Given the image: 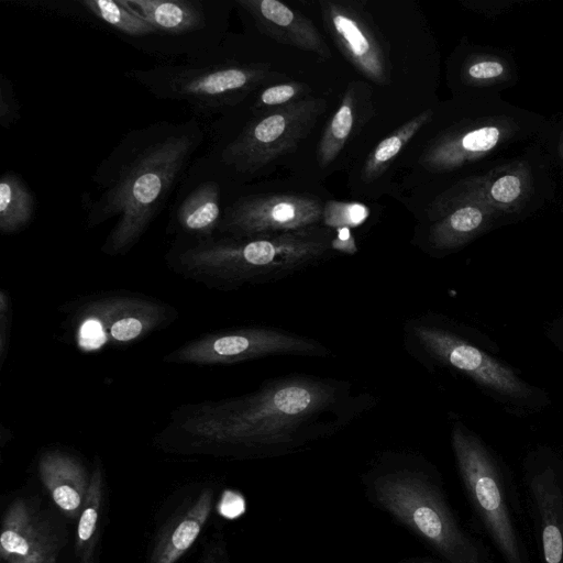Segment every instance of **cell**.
<instances>
[{
    "instance_id": "obj_1",
    "label": "cell",
    "mask_w": 563,
    "mask_h": 563,
    "mask_svg": "<svg viewBox=\"0 0 563 563\" xmlns=\"http://www.w3.org/2000/svg\"><path fill=\"white\" fill-rule=\"evenodd\" d=\"M374 404L371 394L356 390L347 380L284 375L247 394L181 405L156 438L175 450L287 453L340 432Z\"/></svg>"
},
{
    "instance_id": "obj_2",
    "label": "cell",
    "mask_w": 563,
    "mask_h": 563,
    "mask_svg": "<svg viewBox=\"0 0 563 563\" xmlns=\"http://www.w3.org/2000/svg\"><path fill=\"white\" fill-rule=\"evenodd\" d=\"M207 141L197 118L156 121L128 131L98 164L81 198L85 227L114 220L101 252L128 254L143 238L180 185Z\"/></svg>"
},
{
    "instance_id": "obj_3",
    "label": "cell",
    "mask_w": 563,
    "mask_h": 563,
    "mask_svg": "<svg viewBox=\"0 0 563 563\" xmlns=\"http://www.w3.org/2000/svg\"><path fill=\"white\" fill-rule=\"evenodd\" d=\"M331 229L319 225L268 235L174 238L167 267L208 288L230 291L278 282L313 266L333 249Z\"/></svg>"
},
{
    "instance_id": "obj_4",
    "label": "cell",
    "mask_w": 563,
    "mask_h": 563,
    "mask_svg": "<svg viewBox=\"0 0 563 563\" xmlns=\"http://www.w3.org/2000/svg\"><path fill=\"white\" fill-rule=\"evenodd\" d=\"M227 35L192 57L132 68L125 77L159 100L184 103L194 118L224 115L273 81L269 64L239 57Z\"/></svg>"
},
{
    "instance_id": "obj_5",
    "label": "cell",
    "mask_w": 563,
    "mask_h": 563,
    "mask_svg": "<svg viewBox=\"0 0 563 563\" xmlns=\"http://www.w3.org/2000/svg\"><path fill=\"white\" fill-rule=\"evenodd\" d=\"M327 102L307 97L289 106L252 114L235 133L213 134L206 152L211 163L228 177L245 178L278 157L294 152L311 132Z\"/></svg>"
},
{
    "instance_id": "obj_6",
    "label": "cell",
    "mask_w": 563,
    "mask_h": 563,
    "mask_svg": "<svg viewBox=\"0 0 563 563\" xmlns=\"http://www.w3.org/2000/svg\"><path fill=\"white\" fill-rule=\"evenodd\" d=\"M378 503L450 563H485L472 538L459 526L442 494L423 474L397 470L373 484Z\"/></svg>"
},
{
    "instance_id": "obj_7",
    "label": "cell",
    "mask_w": 563,
    "mask_h": 563,
    "mask_svg": "<svg viewBox=\"0 0 563 563\" xmlns=\"http://www.w3.org/2000/svg\"><path fill=\"white\" fill-rule=\"evenodd\" d=\"M62 310L76 345L85 352L133 343L165 329L178 317L172 305L128 290L84 296Z\"/></svg>"
},
{
    "instance_id": "obj_8",
    "label": "cell",
    "mask_w": 563,
    "mask_h": 563,
    "mask_svg": "<svg viewBox=\"0 0 563 563\" xmlns=\"http://www.w3.org/2000/svg\"><path fill=\"white\" fill-rule=\"evenodd\" d=\"M407 352L426 368L460 372L487 390L512 400H527L531 388L508 366L463 336L444 317L427 312L404 325Z\"/></svg>"
},
{
    "instance_id": "obj_9",
    "label": "cell",
    "mask_w": 563,
    "mask_h": 563,
    "mask_svg": "<svg viewBox=\"0 0 563 563\" xmlns=\"http://www.w3.org/2000/svg\"><path fill=\"white\" fill-rule=\"evenodd\" d=\"M153 29L135 49L163 62L192 57L217 46L228 35L229 0H123Z\"/></svg>"
},
{
    "instance_id": "obj_10",
    "label": "cell",
    "mask_w": 563,
    "mask_h": 563,
    "mask_svg": "<svg viewBox=\"0 0 563 563\" xmlns=\"http://www.w3.org/2000/svg\"><path fill=\"white\" fill-rule=\"evenodd\" d=\"M451 444L471 504L506 563H528L501 472L483 442L455 421Z\"/></svg>"
},
{
    "instance_id": "obj_11",
    "label": "cell",
    "mask_w": 563,
    "mask_h": 563,
    "mask_svg": "<svg viewBox=\"0 0 563 563\" xmlns=\"http://www.w3.org/2000/svg\"><path fill=\"white\" fill-rule=\"evenodd\" d=\"M322 342L285 329L247 325L205 333L170 351L167 364L231 365L272 356L329 357Z\"/></svg>"
},
{
    "instance_id": "obj_12",
    "label": "cell",
    "mask_w": 563,
    "mask_h": 563,
    "mask_svg": "<svg viewBox=\"0 0 563 563\" xmlns=\"http://www.w3.org/2000/svg\"><path fill=\"white\" fill-rule=\"evenodd\" d=\"M322 202L307 195H243L228 202L218 233L251 238L302 230L322 222Z\"/></svg>"
},
{
    "instance_id": "obj_13",
    "label": "cell",
    "mask_w": 563,
    "mask_h": 563,
    "mask_svg": "<svg viewBox=\"0 0 563 563\" xmlns=\"http://www.w3.org/2000/svg\"><path fill=\"white\" fill-rule=\"evenodd\" d=\"M319 4L324 27L345 59L371 81L389 85V49L364 2L322 0Z\"/></svg>"
},
{
    "instance_id": "obj_14",
    "label": "cell",
    "mask_w": 563,
    "mask_h": 563,
    "mask_svg": "<svg viewBox=\"0 0 563 563\" xmlns=\"http://www.w3.org/2000/svg\"><path fill=\"white\" fill-rule=\"evenodd\" d=\"M223 177L206 155L195 159L179 185L167 233L190 239L218 234L227 207L223 203Z\"/></svg>"
},
{
    "instance_id": "obj_15",
    "label": "cell",
    "mask_w": 563,
    "mask_h": 563,
    "mask_svg": "<svg viewBox=\"0 0 563 563\" xmlns=\"http://www.w3.org/2000/svg\"><path fill=\"white\" fill-rule=\"evenodd\" d=\"M0 554L5 563H55L57 543L51 528L25 500L7 509L0 534Z\"/></svg>"
},
{
    "instance_id": "obj_16",
    "label": "cell",
    "mask_w": 563,
    "mask_h": 563,
    "mask_svg": "<svg viewBox=\"0 0 563 563\" xmlns=\"http://www.w3.org/2000/svg\"><path fill=\"white\" fill-rule=\"evenodd\" d=\"M235 8L251 19L255 29L285 45L294 46L329 59L331 52L324 38L300 11L278 0H234Z\"/></svg>"
},
{
    "instance_id": "obj_17",
    "label": "cell",
    "mask_w": 563,
    "mask_h": 563,
    "mask_svg": "<svg viewBox=\"0 0 563 563\" xmlns=\"http://www.w3.org/2000/svg\"><path fill=\"white\" fill-rule=\"evenodd\" d=\"M511 133V125L503 121L446 133L422 152L419 164L432 173L453 170L493 151Z\"/></svg>"
},
{
    "instance_id": "obj_18",
    "label": "cell",
    "mask_w": 563,
    "mask_h": 563,
    "mask_svg": "<svg viewBox=\"0 0 563 563\" xmlns=\"http://www.w3.org/2000/svg\"><path fill=\"white\" fill-rule=\"evenodd\" d=\"M496 214L497 211L477 199L434 200L429 209L434 222L427 234L428 251L445 253L463 246L483 232Z\"/></svg>"
},
{
    "instance_id": "obj_19",
    "label": "cell",
    "mask_w": 563,
    "mask_h": 563,
    "mask_svg": "<svg viewBox=\"0 0 563 563\" xmlns=\"http://www.w3.org/2000/svg\"><path fill=\"white\" fill-rule=\"evenodd\" d=\"M527 478L543 563H563V474L553 464H544L533 468Z\"/></svg>"
},
{
    "instance_id": "obj_20",
    "label": "cell",
    "mask_w": 563,
    "mask_h": 563,
    "mask_svg": "<svg viewBox=\"0 0 563 563\" xmlns=\"http://www.w3.org/2000/svg\"><path fill=\"white\" fill-rule=\"evenodd\" d=\"M531 188L529 168L512 164L496 168L488 174L465 180L438 197L437 201L460 198L477 199L495 211L512 212L521 208Z\"/></svg>"
},
{
    "instance_id": "obj_21",
    "label": "cell",
    "mask_w": 563,
    "mask_h": 563,
    "mask_svg": "<svg viewBox=\"0 0 563 563\" xmlns=\"http://www.w3.org/2000/svg\"><path fill=\"white\" fill-rule=\"evenodd\" d=\"M374 115L369 86L352 81L325 126L317 148L321 168L329 166L343 151L350 139Z\"/></svg>"
},
{
    "instance_id": "obj_22",
    "label": "cell",
    "mask_w": 563,
    "mask_h": 563,
    "mask_svg": "<svg viewBox=\"0 0 563 563\" xmlns=\"http://www.w3.org/2000/svg\"><path fill=\"white\" fill-rule=\"evenodd\" d=\"M38 475L55 505L68 517L80 515L90 475L73 454L45 451L38 460Z\"/></svg>"
},
{
    "instance_id": "obj_23",
    "label": "cell",
    "mask_w": 563,
    "mask_h": 563,
    "mask_svg": "<svg viewBox=\"0 0 563 563\" xmlns=\"http://www.w3.org/2000/svg\"><path fill=\"white\" fill-rule=\"evenodd\" d=\"M212 509V492L199 496L161 532L150 563H176L194 544Z\"/></svg>"
},
{
    "instance_id": "obj_24",
    "label": "cell",
    "mask_w": 563,
    "mask_h": 563,
    "mask_svg": "<svg viewBox=\"0 0 563 563\" xmlns=\"http://www.w3.org/2000/svg\"><path fill=\"white\" fill-rule=\"evenodd\" d=\"M77 22L113 33L134 48L154 34L150 24L123 0H77Z\"/></svg>"
},
{
    "instance_id": "obj_25",
    "label": "cell",
    "mask_w": 563,
    "mask_h": 563,
    "mask_svg": "<svg viewBox=\"0 0 563 563\" xmlns=\"http://www.w3.org/2000/svg\"><path fill=\"white\" fill-rule=\"evenodd\" d=\"M36 198L24 179L8 170L0 178V232L5 235L26 229L36 213Z\"/></svg>"
},
{
    "instance_id": "obj_26",
    "label": "cell",
    "mask_w": 563,
    "mask_h": 563,
    "mask_svg": "<svg viewBox=\"0 0 563 563\" xmlns=\"http://www.w3.org/2000/svg\"><path fill=\"white\" fill-rule=\"evenodd\" d=\"M431 118L432 111L424 110L382 140L363 164L362 180L368 184L379 178L422 126L430 122Z\"/></svg>"
},
{
    "instance_id": "obj_27",
    "label": "cell",
    "mask_w": 563,
    "mask_h": 563,
    "mask_svg": "<svg viewBox=\"0 0 563 563\" xmlns=\"http://www.w3.org/2000/svg\"><path fill=\"white\" fill-rule=\"evenodd\" d=\"M102 503V471L98 462L90 474L85 503L79 515L76 551L82 563L89 562L98 528Z\"/></svg>"
},
{
    "instance_id": "obj_28",
    "label": "cell",
    "mask_w": 563,
    "mask_h": 563,
    "mask_svg": "<svg viewBox=\"0 0 563 563\" xmlns=\"http://www.w3.org/2000/svg\"><path fill=\"white\" fill-rule=\"evenodd\" d=\"M310 90L308 85L292 80L268 85L257 91L249 110L252 114L269 112L307 98Z\"/></svg>"
},
{
    "instance_id": "obj_29",
    "label": "cell",
    "mask_w": 563,
    "mask_h": 563,
    "mask_svg": "<svg viewBox=\"0 0 563 563\" xmlns=\"http://www.w3.org/2000/svg\"><path fill=\"white\" fill-rule=\"evenodd\" d=\"M369 209L360 202L328 201L323 205L322 223L329 229L352 228L362 224Z\"/></svg>"
},
{
    "instance_id": "obj_30",
    "label": "cell",
    "mask_w": 563,
    "mask_h": 563,
    "mask_svg": "<svg viewBox=\"0 0 563 563\" xmlns=\"http://www.w3.org/2000/svg\"><path fill=\"white\" fill-rule=\"evenodd\" d=\"M20 119V103L12 81L3 71H0V125L9 130Z\"/></svg>"
},
{
    "instance_id": "obj_31",
    "label": "cell",
    "mask_w": 563,
    "mask_h": 563,
    "mask_svg": "<svg viewBox=\"0 0 563 563\" xmlns=\"http://www.w3.org/2000/svg\"><path fill=\"white\" fill-rule=\"evenodd\" d=\"M12 300L5 288L0 290V367L4 365L10 350L12 331Z\"/></svg>"
},
{
    "instance_id": "obj_32",
    "label": "cell",
    "mask_w": 563,
    "mask_h": 563,
    "mask_svg": "<svg viewBox=\"0 0 563 563\" xmlns=\"http://www.w3.org/2000/svg\"><path fill=\"white\" fill-rule=\"evenodd\" d=\"M506 73L504 64L494 58L476 59L468 64L465 74L472 81H488L500 78Z\"/></svg>"
},
{
    "instance_id": "obj_33",
    "label": "cell",
    "mask_w": 563,
    "mask_h": 563,
    "mask_svg": "<svg viewBox=\"0 0 563 563\" xmlns=\"http://www.w3.org/2000/svg\"><path fill=\"white\" fill-rule=\"evenodd\" d=\"M203 563H221L213 555H208Z\"/></svg>"
},
{
    "instance_id": "obj_34",
    "label": "cell",
    "mask_w": 563,
    "mask_h": 563,
    "mask_svg": "<svg viewBox=\"0 0 563 563\" xmlns=\"http://www.w3.org/2000/svg\"><path fill=\"white\" fill-rule=\"evenodd\" d=\"M559 153H560V156H561V158L563 161V139H562V141L560 143V146H559Z\"/></svg>"
},
{
    "instance_id": "obj_35",
    "label": "cell",
    "mask_w": 563,
    "mask_h": 563,
    "mask_svg": "<svg viewBox=\"0 0 563 563\" xmlns=\"http://www.w3.org/2000/svg\"><path fill=\"white\" fill-rule=\"evenodd\" d=\"M409 563H431V562H409Z\"/></svg>"
},
{
    "instance_id": "obj_36",
    "label": "cell",
    "mask_w": 563,
    "mask_h": 563,
    "mask_svg": "<svg viewBox=\"0 0 563 563\" xmlns=\"http://www.w3.org/2000/svg\"><path fill=\"white\" fill-rule=\"evenodd\" d=\"M562 338H563V336H562ZM562 341H563V339H562Z\"/></svg>"
}]
</instances>
